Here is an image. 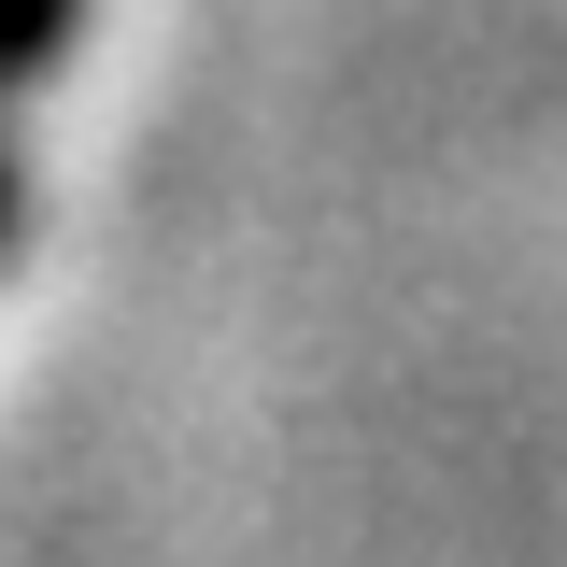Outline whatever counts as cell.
Returning a JSON list of instances; mask_svg holds the SVG:
<instances>
[{
    "instance_id": "cell-1",
    "label": "cell",
    "mask_w": 567,
    "mask_h": 567,
    "mask_svg": "<svg viewBox=\"0 0 567 567\" xmlns=\"http://www.w3.org/2000/svg\"><path fill=\"white\" fill-rule=\"evenodd\" d=\"M71 43V0H0V85H14V71H43Z\"/></svg>"
}]
</instances>
